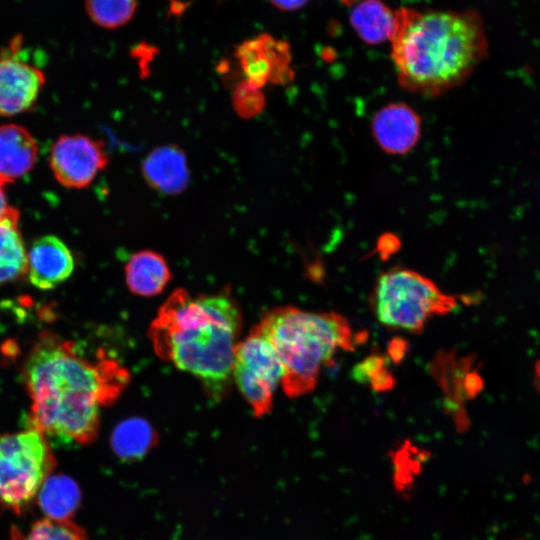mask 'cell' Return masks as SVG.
<instances>
[{"mask_svg":"<svg viewBox=\"0 0 540 540\" xmlns=\"http://www.w3.org/2000/svg\"><path fill=\"white\" fill-rule=\"evenodd\" d=\"M30 398L29 428L47 439L85 445L99 432L103 405L114 403L130 381L117 360L85 358L71 340L44 331L23 368Z\"/></svg>","mask_w":540,"mask_h":540,"instance_id":"obj_1","label":"cell"},{"mask_svg":"<svg viewBox=\"0 0 540 540\" xmlns=\"http://www.w3.org/2000/svg\"><path fill=\"white\" fill-rule=\"evenodd\" d=\"M243 326L230 292L191 295L174 290L159 307L148 337L156 355L195 377L219 400L232 384L234 351Z\"/></svg>","mask_w":540,"mask_h":540,"instance_id":"obj_2","label":"cell"},{"mask_svg":"<svg viewBox=\"0 0 540 540\" xmlns=\"http://www.w3.org/2000/svg\"><path fill=\"white\" fill-rule=\"evenodd\" d=\"M391 58L400 86L437 96L463 83L486 57L488 41L474 10L395 11Z\"/></svg>","mask_w":540,"mask_h":540,"instance_id":"obj_3","label":"cell"},{"mask_svg":"<svg viewBox=\"0 0 540 540\" xmlns=\"http://www.w3.org/2000/svg\"><path fill=\"white\" fill-rule=\"evenodd\" d=\"M254 327L276 352L283 369L281 386L291 398L312 392L334 355L354 350L361 340L336 312H311L289 305L268 310Z\"/></svg>","mask_w":540,"mask_h":540,"instance_id":"obj_4","label":"cell"},{"mask_svg":"<svg viewBox=\"0 0 540 540\" xmlns=\"http://www.w3.org/2000/svg\"><path fill=\"white\" fill-rule=\"evenodd\" d=\"M370 305L381 324L420 333L432 317L453 311L458 300L426 276L408 268L393 267L377 278Z\"/></svg>","mask_w":540,"mask_h":540,"instance_id":"obj_5","label":"cell"},{"mask_svg":"<svg viewBox=\"0 0 540 540\" xmlns=\"http://www.w3.org/2000/svg\"><path fill=\"white\" fill-rule=\"evenodd\" d=\"M55 467L52 448L39 431L0 433V507L23 513Z\"/></svg>","mask_w":540,"mask_h":540,"instance_id":"obj_6","label":"cell"},{"mask_svg":"<svg viewBox=\"0 0 540 540\" xmlns=\"http://www.w3.org/2000/svg\"><path fill=\"white\" fill-rule=\"evenodd\" d=\"M283 369L269 341L253 326L235 346L232 380L256 417L267 415L273 406Z\"/></svg>","mask_w":540,"mask_h":540,"instance_id":"obj_7","label":"cell"},{"mask_svg":"<svg viewBox=\"0 0 540 540\" xmlns=\"http://www.w3.org/2000/svg\"><path fill=\"white\" fill-rule=\"evenodd\" d=\"M108 162L104 143L84 134L60 136L53 143L49 156L55 179L69 189H83L91 185Z\"/></svg>","mask_w":540,"mask_h":540,"instance_id":"obj_8","label":"cell"},{"mask_svg":"<svg viewBox=\"0 0 540 540\" xmlns=\"http://www.w3.org/2000/svg\"><path fill=\"white\" fill-rule=\"evenodd\" d=\"M46 82L44 72L22 53V37L0 51V116L30 110Z\"/></svg>","mask_w":540,"mask_h":540,"instance_id":"obj_9","label":"cell"},{"mask_svg":"<svg viewBox=\"0 0 540 540\" xmlns=\"http://www.w3.org/2000/svg\"><path fill=\"white\" fill-rule=\"evenodd\" d=\"M234 58L242 80L259 89L267 84H284L293 77L289 44L267 33L239 43Z\"/></svg>","mask_w":540,"mask_h":540,"instance_id":"obj_10","label":"cell"},{"mask_svg":"<svg viewBox=\"0 0 540 540\" xmlns=\"http://www.w3.org/2000/svg\"><path fill=\"white\" fill-rule=\"evenodd\" d=\"M74 268L71 250L57 236L38 237L27 249L26 276L40 290H50L63 283L72 275Z\"/></svg>","mask_w":540,"mask_h":540,"instance_id":"obj_11","label":"cell"},{"mask_svg":"<svg viewBox=\"0 0 540 540\" xmlns=\"http://www.w3.org/2000/svg\"><path fill=\"white\" fill-rule=\"evenodd\" d=\"M372 133L385 152L402 155L419 140L421 119L404 103H391L381 108L372 120Z\"/></svg>","mask_w":540,"mask_h":540,"instance_id":"obj_12","label":"cell"},{"mask_svg":"<svg viewBox=\"0 0 540 540\" xmlns=\"http://www.w3.org/2000/svg\"><path fill=\"white\" fill-rule=\"evenodd\" d=\"M141 172L151 189L167 196L181 194L190 181L186 154L175 144L152 149L142 161Z\"/></svg>","mask_w":540,"mask_h":540,"instance_id":"obj_13","label":"cell"},{"mask_svg":"<svg viewBox=\"0 0 540 540\" xmlns=\"http://www.w3.org/2000/svg\"><path fill=\"white\" fill-rule=\"evenodd\" d=\"M38 157L31 133L13 123L0 125V180L11 183L29 173Z\"/></svg>","mask_w":540,"mask_h":540,"instance_id":"obj_14","label":"cell"},{"mask_svg":"<svg viewBox=\"0 0 540 540\" xmlns=\"http://www.w3.org/2000/svg\"><path fill=\"white\" fill-rule=\"evenodd\" d=\"M124 274L128 290L142 297L160 294L172 279L165 257L150 249L132 254L124 267Z\"/></svg>","mask_w":540,"mask_h":540,"instance_id":"obj_15","label":"cell"},{"mask_svg":"<svg viewBox=\"0 0 540 540\" xmlns=\"http://www.w3.org/2000/svg\"><path fill=\"white\" fill-rule=\"evenodd\" d=\"M19 219V211L12 206L0 217V286L26 275L27 248Z\"/></svg>","mask_w":540,"mask_h":540,"instance_id":"obj_16","label":"cell"},{"mask_svg":"<svg viewBox=\"0 0 540 540\" xmlns=\"http://www.w3.org/2000/svg\"><path fill=\"white\" fill-rule=\"evenodd\" d=\"M349 20L363 42L378 45L391 40L396 13L382 0H361L354 4Z\"/></svg>","mask_w":540,"mask_h":540,"instance_id":"obj_17","label":"cell"},{"mask_svg":"<svg viewBox=\"0 0 540 540\" xmlns=\"http://www.w3.org/2000/svg\"><path fill=\"white\" fill-rule=\"evenodd\" d=\"M80 498V489L73 479L63 474H51L40 487L36 500L46 517L70 519Z\"/></svg>","mask_w":540,"mask_h":540,"instance_id":"obj_18","label":"cell"},{"mask_svg":"<svg viewBox=\"0 0 540 540\" xmlns=\"http://www.w3.org/2000/svg\"><path fill=\"white\" fill-rule=\"evenodd\" d=\"M156 433L151 424L139 417L121 421L111 435L114 453L123 460L142 458L155 444Z\"/></svg>","mask_w":540,"mask_h":540,"instance_id":"obj_19","label":"cell"},{"mask_svg":"<svg viewBox=\"0 0 540 540\" xmlns=\"http://www.w3.org/2000/svg\"><path fill=\"white\" fill-rule=\"evenodd\" d=\"M8 540H88L85 531L71 519H54L45 517L36 521L28 531L23 533L12 527Z\"/></svg>","mask_w":540,"mask_h":540,"instance_id":"obj_20","label":"cell"},{"mask_svg":"<svg viewBox=\"0 0 540 540\" xmlns=\"http://www.w3.org/2000/svg\"><path fill=\"white\" fill-rule=\"evenodd\" d=\"M84 5L89 18L96 25L116 29L134 17L138 0H85Z\"/></svg>","mask_w":540,"mask_h":540,"instance_id":"obj_21","label":"cell"},{"mask_svg":"<svg viewBox=\"0 0 540 540\" xmlns=\"http://www.w3.org/2000/svg\"><path fill=\"white\" fill-rule=\"evenodd\" d=\"M232 107L241 118L250 119L257 116L265 107L262 89L253 87L242 80L233 90Z\"/></svg>","mask_w":540,"mask_h":540,"instance_id":"obj_22","label":"cell"},{"mask_svg":"<svg viewBox=\"0 0 540 540\" xmlns=\"http://www.w3.org/2000/svg\"><path fill=\"white\" fill-rule=\"evenodd\" d=\"M270 3L282 11H295L302 8L309 0H269Z\"/></svg>","mask_w":540,"mask_h":540,"instance_id":"obj_23","label":"cell"},{"mask_svg":"<svg viewBox=\"0 0 540 540\" xmlns=\"http://www.w3.org/2000/svg\"><path fill=\"white\" fill-rule=\"evenodd\" d=\"M4 186L5 184L0 180V217L4 215L7 212V210L11 207L8 204Z\"/></svg>","mask_w":540,"mask_h":540,"instance_id":"obj_24","label":"cell"},{"mask_svg":"<svg viewBox=\"0 0 540 540\" xmlns=\"http://www.w3.org/2000/svg\"><path fill=\"white\" fill-rule=\"evenodd\" d=\"M535 382L536 388L540 391V361H538L535 366Z\"/></svg>","mask_w":540,"mask_h":540,"instance_id":"obj_25","label":"cell"},{"mask_svg":"<svg viewBox=\"0 0 540 540\" xmlns=\"http://www.w3.org/2000/svg\"><path fill=\"white\" fill-rule=\"evenodd\" d=\"M339 1L347 6H350V5H354L358 3L361 0H339Z\"/></svg>","mask_w":540,"mask_h":540,"instance_id":"obj_26","label":"cell"}]
</instances>
